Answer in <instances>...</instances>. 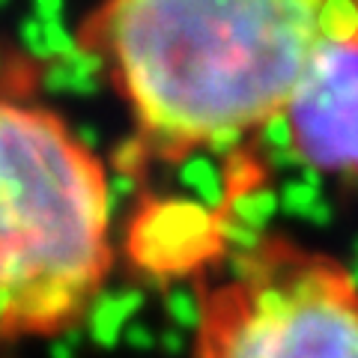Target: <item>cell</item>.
Masks as SVG:
<instances>
[{
	"label": "cell",
	"instance_id": "6da1fadb",
	"mask_svg": "<svg viewBox=\"0 0 358 358\" xmlns=\"http://www.w3.org/2000/svg\"><path fill=\"white\" fill-rule=\"evenodd\" d=\"M78 48L126 108L134 152L173 164L287 117L358 48V0H96Z\"/></svg>",
	"mask_w": 358,
	"mask_h": 358
},
{
	"label": "cell",
	"instance_id": "7a4b0ae2",
	"mask_svg": "<svg viewBox=\"0 0 358 358\" xmlns=\"http://www.w3.org/2000/svg\"><path fill=\"white\" fill-rule=\"evenodd\" d=\"M110 268L105 162L54 108L0 96V346L78 329Z\"/></svg>",
	"mask_w": 358,
	"mask_h": 358
},
{
	"label": "cell",
	"instance_id": "3957f363",
	"mask_svg": "<svg viewBox=\"0 0 358 358\" xmlns=\"http://www.w3.org/2000/svg\"><path fill=\"white\" fill-rule=\"evenodd\" d=\"M194 358H358V278L284 233L200 284Z\"/></svg>",
	"mask_w": 358,
	"mask_h": 358
},
{
	"label": "cell",
	"instance_id": "277c9868",
	"mask_svg": "<svg viewBox=\"0 0 358 358\" xmlns=\"http://www.w3.org/2000/svg\"><path fill=\"white\" fill-rule=\"evenodd\" d=\"M287 122L308 164L358 173V48L331 57L310 78Z\"/></svg>",
	"mask_w": 358,
	"mask_h": 358
},
{
	"label": "cell",
	"instance_id": "5b68a950",
	"mask_svg": "<svg viewBox=\"0 0 358 358\" xmlns=\"http://www.w3.org/2000/svg\"><path fill=\"white\" fill-rule=\"evenodd\" d=\"M221 218L197 203H159L131 227V254L155 275L209 268L221 254Z\"/></svg>",
	"mask_w": 358,
	"mask_h": 358
}]
</instances>
